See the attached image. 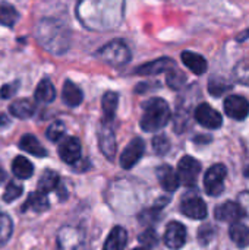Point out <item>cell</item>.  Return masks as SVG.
<instances>
[{"instance_id": "cell-31", "label": "cell", "mask_w": 249, "mask_h": 250, "mask_svg": "<svg viewBox=\"0 0 249 250\" xmlns=\"http://www.w3.org/2000/svg\"><path fill=\"white\" fill-rule=\"evenodd\" d=\"M12 230H13V226H12L10 218L6 214L0 212V246L4 245L9 240V237L12 234Z\"/></svg>"}, {"instance_id": "cell-30", "label": "cell", "mask_w": 249, "mask_h": 250, "mask_svg": "<svg viewBox=\"0 0 249 250\" xmlns=\"http://www.w3.org/2000/svg\"><path fill=\"white\" fill-rule=\"evenodd\" d=\"M166 81H167V85H169L172 89H181V88L185 85V82H186V76H185V73L181 72L179 69L172 67V69L167 70V78H166Z\"/></svg>"}, {"instance_id": "cell-2", "label": "cell", "mask_w": 249, "mask_h": 250, "mask_svg": "<svg viewBox=\"0 0 249 250\" xmlns=\"http://www.w3.org/2000/svg\"><path fill=\"white\" fill-rule=\"evenodd\" d=\"M37 38L45 50L54 54H60L68 50L70 35L65 25L48 19V21H41V23L38 25Z\"/></svg>"}, {"instance_id": "cell-1", "label": "cell", "mask_w": 249, "mask_h": 250, "mask_svg": "<svg viewBox=\"0 0 249 250\" xmlns=\"http://www.w3.org/2000/svg\"><path fill=\"white\" fill-rule=\"evenodd\" d=\"M119 3H123V0H81L78 6V16L82 23L91 29L113 28L120 22L106 13L104 9Z\"/></svg>"}, {"instance_id": "cell-17", "label": "cell", "mask_w": 249, "mask_h": 250, "mask_svg": "<svg viewBox=\"0 0 249 250\" xmlns=\"http://www.w3.org/2000/svg\"><path fill=\"white\" fill-rule=\"evenodd\" d=\"M128 243V233L123 227H113L109 233L103 250H125Z\"/></svg>"}, {"instance_id": "cell-13", "label": "cell", "mask_w": 249, "mask_h": 250, "mask_svg": "<svg viewBox=\"0 0 249 250\" xmlns=\"http://www.w3.org/2000/svg\"><path fill=\"white\" fill-rule=\"evenodd\" d=\"M214 215L219 221L223 223H236L244 217L242 208L232 201H226L222 205H219L214 211Z\"/></svg>"}, {"instance_id": "cell-38", "label": "cell", "mask_w": 249, "mask_h": 250, "mask_svg": "<svg viewBox=\"0 0 249 250\" xmlns=\"http://www.w3.org/2000/svg\"><path fill=\"white\" fill-rule=\"evenodd\" d=\"M6 126H9V119H7V116L1 114L0 116V127H6Z\"/></svg>"}, {"instance_id": "cell-16", "label": "cell", "mask_w": 249, "mask_h": 250, "mask_svg": "<svg viewBox=\"0 0 249 250\" xmlns=\"http://www.w3.org/2000/svg\"><path fill=\"white\" fill-rule=\"evenodd\" d=\"M157 179H158L161 188L166 192H169V193H173L179 188V185H181L176 171L170 166H167V164L158 167V170H157Z\"/></svg>"}, {"instance_id": "cell-21", "label": "cell", "mask_w": 249, "mask_h": 250, "mask_svg": "<svg viewBox=\"0 0 249 250\" xmlns=\"http://www.w3.org/2000/svg\"><path fill=\"white\" fill-rule=\"evenodd\" d=\"M48 207H50V204H48L47 195H43V193H40L38 190H35V192H32V193L28 196L26 202H25L23 207H22V211L44 212V211L48 209Z\"/></svg>"}, {"instance_id": "cell-22", "label": "cell", "mask_w": 249, "mask_h": 250, "mask_svg": "<svg viewBox=\"0 0 249 250\" xmlns=\"http://www.w3.org/2000/svg\"><path fill=\"white\" fill-rule=\"evenodd\" d=\"M9 111L12 116L18 117V119H29L35 113V104L26 98L16 100V101H13V104H10Z\"/></svg>"}, {"instance_id": "cell-41", "label": "cell", "mask_w": 249, "mask_h": 250, "mask_svg": "<svg viewBox=\"0 0 249 250\" xmlns=\"http://www.w3.org/2000/svg\"><path fill=\"white\" fill-rule=\"evenodd\" d=\"M134 250H148V249H147V248H135Z\"/></svg>"}, {"instance_id": "cell-19", "label": "cell", "mask_w": 249, "mask_h": 250, "mask_svg": "<svg viewBox=\"0 0 249 250\" xmlns=\"http://www.w3.org/2000/svg\"><path fill=\"white\" fill-rule=\"evenodd\" d=\"M19 148L26 154H31L38 158L47 157V149L38 142V139L34 135H23L19 141Z\"/></svg>"}, {"instance_id": "cell-24", "label": "cell", "mask_w": 249, "mask_h": 250, "mask_svg": "<svg viewBox=\"0 0 249 250\" xmlns=\"http://www.w3.org/2000/svg\"><path fill=\"white\" fill-rule=\"evenodd\" d=\"M117 104H119V95L113 91H109L103 95L101 100V108H103V114H104V120L106 122H112L116 116V110H117Z\"/></svg>"}, {"instance_id": "cell-29", "label": "cell", "mask_w": 249, "mask_h": 250, "mask_svg": "<svg viewBox=\"0 0 249 250\" xmlns=\"http://www.w3.org/2000/svg\"><path fill=\"white\" fill-rule=\"evenodd\" d=\"M229 89H232V85L223 79V78H217V76H213L208 82V91L213 97H220L223 95L225 92H227Z\"/></svg>"}, {"instance_id": "cell-34", "label": "cell", "mask_w": 249, "mask_h": 250, "mask_svg": "<svg viewBox=\"0 0 249 250\" xmlns=\"http://www.w3.org/2000/svg\"><path fill=\"white\" fill-rule=\"evenodd\" d=\"M138 240H139L145 248H153V246H157V243H158V236H157V233H156L153 229H147L144 233L139 234Z\"/></svg>"}, {"instance_id": "cell-25", "label": "cell", "mask_w": 249, "mask_h": 250, "mask_svg": "<svg viewBox=\"0 0 249 250\" xmlns=\"http://www.w3.org/2000/svg\"><path fill=\"white\" fill-rule=\"evenodd\" d=\"M59 182H60V179H59V174H57L56 171L45 170V171L41 174L40 180H38V188H37V190H38L40 193H43V195H47V193L53 192L54 189H57Z\"/></svg>"}, {"instance_id": "cell-11", "label": "cell", "mask_w": 249, "mask_h": 250, "mask_svg": "<svg viewBox=\"0 0 249 250\" xmlns=\"http://www.w3.org/2000/svg\"><path fill=\"white\" fill-rule=\"evenodd\" d=\"M59 157L66 164H76L81 160V142L75 136L63 139L59 145Z\"/></svg>"}, {"instance_id": "cell-23", "label": "cell", "mask_w": 249, "mask_h": 250, "mask_svg": "<svg viewBox=\"0 0 249 250\" xmlns=\"http://www.w3.org/2000/svg\"><path fill=\"white\" fill-rule=\"evenodd\" d=\"M12 171L18 179L26 180L34 174V166L26 157L18 155L12 163Z\"/></svg>"}, {"instance_id": "cell-10", "label": "cell", "mask_w": 249, "mask_h": 250, "mask_svg": "<svg viewBox=\"0 0 249 250\" xmlns=\"http://www.w3.org/2000/svg\"><path fill=\"white\" fill-rule=\"evenodd\" d=\"M225 113L233 120H245L249 114V101L241 95H229L225 100Z\"/></svg>"}, {"instance_id": "cell-5", "label": "cell", "mask_w": 249, "mask_h": 250, "mask_svg": "<svg viewBox=\"0 0 249 250\" xmlns=\"http://www.w3.org/2000/svg\"><path fill=\"white\" fill-rule=\"evenodd\" d=\"M227 176V170L223 164H214L211 166L205 176H204V188L207 195L210 196H219L225 190V179Z\"/></svg>"}, {"instance_id": "cell-15", "label": "cell", "mask_w": 249, "mask_h": 250, "mask_svg": "<svg viewBox=\"0 0 249 250\" xmlns=\"http://www.w3.org/2000/svg\"><path fill=\"white\" fill-rule=\"evenodd\" d=\"M175 67V62L169 57H161L154 62H148L139 67H136L135 73L142 75V76H151V75H158L161 72H167L169 69Z\"/></svg>"}, {"instance_id": "cell-20", "label": "cell", "mask_w": 249, "mask_h": 250, "mask_svg": "<svg viewBox=\"0 0 249 250\" xmlns=\"http://www.w3.org/2000/svg\"><path fill=\"white\" fill-rule=\"evenodd\" d=\"M62 98L63 103L69 107H78L82 100H84V94L82 91L72 82V81H66L63 85V91H62Z\"/></svg>"}, {"instance_id": "cell-7", "label": "cell", "mask_w": 249, "mask_h": 250, "mask_svg": "<svg viewBox=\"0 0 249 250\" xmlns=\"http://www.w3.org/2000/svg\"><path fill=\"white\" fill-rule=\"evenodd\" d=\"M145 152V142L141 138H135L132 139L128 146L123 149V152L120 154V166L125 170H131L132 167H135V164L142 158Z\"/></svg>"}, {"instance_id": "cell-33", "label": "cell", "mask_w": 249, "mask_h": 250, "mask_svg": "<svg viewBox=\"0 0 249 250\" xmlns=\"http://www.w3.org/2000/svg\"><path fill=\"white\" fill-rule=\"evenodd\" d=\"M22 193H23V188H22L21 185L15 183V182H10V183H7V186H6V189H4L3 201H4V202H13V201H16L19 196H22Z\"/></svg>"}, {"instance_id": "cell-37", "label": "cell", "mask_w": 249, "mask_h": 250, "mask_svg": "<svg viewBox=\"0 0 249 250\" xmlns=\"http://www.w3.org/2000/svg\"><path fill=\"white\" fill-rule=\"evenodd\" d=\"M235 75H236V78H238V81H239L241 83H247V85H249V66H245V64L239 66V67L235 70Z\"/></svg>"}, {"instance_id": "cell-14", "label": "cell", "mask_w": 249, "mask_h": 250, "mask_svg": "<svg viewBox=\"0 0 249 250\" xmlns=\"http://www.w3.org/2000/svg\"><path fill=\"white\" fill-rule=\"evenodd\" d=\"M98 144H100V149L103 155L107 160L113 161L116 157V138H114L113 130L107 125H104L98 132Z\"/></svg>"}, {"instance_id": "cell-9", "label": "cell", "mask_w": 249, "mask_h": 250, "mask_svg": "<svg viewBox=\"0 0 249 250\" xmlns=\"http://www.w3.org/2000/svg\"><path fill=\"white\" fill-rule=\"evenodd\" d=\"M166 246L172 250H179L183 248V245L186 243V229L182 223L178 221H172L169 223V226L166 227L164 231V237H163Z\"/></svg>"}, {"instance_id": "cell-35", "label": "cell", "mask_w": 249, "mask_h": 250, "mask_svg": "<svg viewBox=\"0 0 249 250\" xmlns=\"http://www.w3.org/2000/svg\"><path fill=\"white\" fill-rule=\"evenodd\" d=\"M153 148L157 154L163 155L170 149V142L164 135H157L153 138Z\"/></svg>"}, {"instance_id": "cell-8", "label": "cell", "mask_w": 249, "mask_h": 250, "mask_svg": "<svg viewBox=\"0 0 249 250\" xmlns=\"http://www.w3.org/2000/svg\"><path fill=\"white\" fill-rule=\"evenodd\" d=\"M195 120L207 129H219L223 125V119L222 114L214 110L210 104L207 103H201L197 108H195Z\"/></svg>"}, {"instance_id": "cell-18", "label": "cell", "mask_w": 249, "mask_h": 250, "mask_svg": "<svg viewBox=\"0 0 249 250\" xmlns=\"http://www.w3.org/2000/svg\"><path fill=\"white\" fill-rule=\"evenodd\" d=\"M181 59H182V63L188 69H191V72H194L195 75H204L207 72L208 64H207V60L201 54L194 53V51H183Z\"/></svg>"}, {"instance_id": "cell-36", "label": "cell", "mask_w": 249, "mask_h": 250, "mask_svg": "<svg viewBox=\"0 0 249 250\" xmlns=\"http://www.w3.org/2000/svg\"><path fill=\"white\" fill-rule=\"evenodd\" d=\"M18 86H19L18 82H15V83H6V85L1 86V89H0V98L7 100V98L13 97V94L18 91Z\"/></svg>"}, {"instance_id": "cell-39", "label": "cell", "mask_w": 249, "mask_h": 250, "mask_svg": "<svg viewBox=\"0 0 249 250\" xmlns=\"http://www.w3.org/2000/svg\"><path fill=\"white\" fill-rule=\"evenodd\" d=\"M249 38V29H247V31H244L242 32V35H239L238 37V41L241 42V41H245V40H248Z\"/></svg>"}, {"instance_id": "cell-12", "label": "cell", "mask_w": 249, "mask_h": 250, "mask_svg": "<svg viewBox=\"0 0 249 250\" xmlns=\"http://www.w3.org/2000/svg\"><path fill=\"white\" fill-rule=\"evenodd\" d=\"M181 211L183 212V215H186L191 220H204L207 218V214H208L205 202L198 196L185 198L182 201Z\"/></svg>"}, {"instance_id": "cell-26", "label": "cell", "mask_w": 249, "mask_h": 250, "mask_svg": "<svg viewBox=\"0 0 249 250\" xmlns=\"http://www.w3.org/2000/svg\"><path fill=\"white\" fill-rule=\"evenodd\" d=\"M34 97L40 103H51L56 98V89H54L53 83L48 79H43L37 85L35 92H34Z\"/></svg>"}, {"instance_id": "cell-4", "label": "cell", "mask_w": 249, "mask_h": 250, "mask_svg": "<svg viewBox=\"0 0 249 250\" xmlns=\"http://www.w3.org/2000/svg\"><path fill=\"white\" fill-rule=\"evenodd\" d=\"M95 56L101 62L112 66H123L131 60V51L126 42L122 40H113L107 42L95 53Z\"/></svg>"}, {"instance_id": "cell-28", "label": "cell", "mask_w": 249, "mask_h": 250, "mask_svg": "<svg viewBox=\"0 0 249 250\" xmlns=\"http://www.w3.org/2000/svg\"><path fill=\"white\" fill-rule=\"evenodd\" d=\"M19 19L18 10L7 1H0V23L3 26H13Z\"/></svg>"}, {"instance_id": "cell-40", "label": "cell", "mask_w": 249, "mask_h": 250, "mask_svg": "<svg viewBox=\"0 0 249 250\" xmlns=\"http://www.w3.org/2000/svg\"><path fill=\"white\" fill-rule=\"evenodd\" d=\"M4 180H6V173H4V170L0 167V185H1Z\"/></svg>"}, {"instance_id": "cell-6", "label": "cell", "mask_w": 249, "mask_h": 250, "mask_svg": "<svg viewBox=\"0 0 249 250\" xmlns=\"http://www.w3.org/2000/svg\"><path fill=\"white\" fill-rule=\"evenodd\" d=\"M201 173V163L197 161L195 158L186 155L183 158H181L179 164H178V177H179V183H182L183 186H195L198 176Z\"/></svg>"}, {"instance_id": "cell-32", "label": "cell", "mask_w": 249, "mask_h": 250, "mask_svg": "<svg viewBox=\"0 0 249 250\" xmlns=\"http://www.w3.org/2000/svg\"><path fill=\"white\" fill-rule=\"evenodd\" d=\"M66 129H65V125L62 122H53L48 127H47V132H45V136L47 139H50L51 142H57L63 138Z\"/></svg>"}, {"instance_id": "cell-3", "label": "cell", "mask_w": 249, "mask_h": 250, "mask_svg": "<svg viewBox=\"0 0 249 250\" xmlns=\"http://www.w3.org/2000/svg\"><path fill=\"white\" fill-rule=\"evenodd\" d=\"M142 117L139 126L145 132H157L170 120V107L163 98H151L142 105Z\"/></svg>"}, {"instance_id": "cell-27", "label": "cell", "mask_w": 249, "mask_h": 250, "mask_svg": "<svg viewBox=\"0 0 249 250\" xmlns=\"http://www.w3.org/2000/svg\"><path fill=\"white\" fill-rule=\"evenodd\" d=\"M229 236L232 242L239 246V248H247L249 246V229L244 224H233L229 230Z\"/></svg>"}]
</instances>
